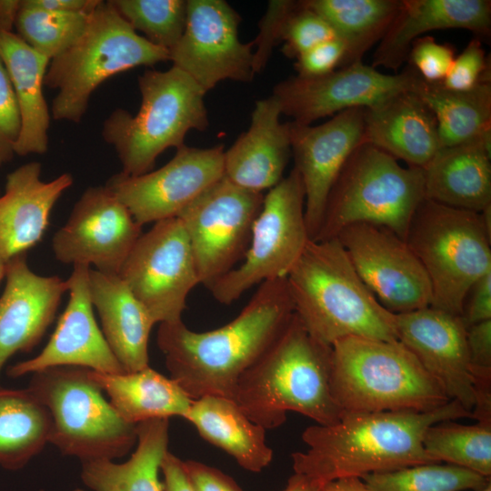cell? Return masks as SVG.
<instances>
[{"instance_id": "cell-20", "label": "cell", "mask_w": 491, "mask_h": 491, "mask_svg": "<svg viewBox=\"0 0 491 491\" xmlns=\"http://www.w3.org/2000/svg\"><path fill=\"white\" fill-rule=\"evenodd\" d=\"M395 322L398 341L415 355L450 400L472 414L476 389L461 316L426 306L395 314Z\"/></svg>"}, {"instance_id": "cell-26", "label": "cell", "mask_w": 491, "mask_h": 491, "mask_svg": "<svg viewBox=\"0 0 491 491\" xmlns=\"http://www.w3.org/2000/svg\"><path fill=\"white\" fill-rule=\"evenodd\" d=\"M414 89L365 108L364 142L407 165L424 168L440 142L436 117Z\"/></svg>"}, {"instance_id": "cell-50", "label": "cell", "mask_w": 491, "mask_h": 491, "mask_svg": "<svg viewBox=\"0 0 491 491\" xmlns=\"http://www.w3.org/2000/svg\"><path fill=\"white\" fill-rule=\"evenodd\" d=\"M29 6L62 14H88L100 0H24Z\"/></svg>"}, {"instance_id": "cell-48", "label": "cell", "mask_w": 491, "mask_h": 491, "mask_svg": "<svg viewBox=\"0 0 491 491\" xmlns=\"http://www.w3.org/2000/svg\"><path fill=\"white\" fill-rule=\"evenodd\" d=\"M461 318L466 328L491 320V271L477 279L469 289Z\"/></svg>"}, {"instance_id": "cell-6", "label": "cell", "mask_w": 491, "mask_h": 491, "mask_svg": "<svg viewBox=\"0 0 491 491\" xmlns=\"http://www.w3.org/2000/svg\"><path fill=\"white\" fill-rule=\"evenodd\" d=\"M141 105L134 115L117 108L104 121L102 137L121 162L122 173L140 175L153 170L166 149L184 145L190 130L209 125L205 93L180 69L145 70L138 76Z\"/></svg>"}, {"instance_id": "cell-19", "label": "cell", "mask_w": 491, "mask_h": 491, "mask_svg": "<svg viewBox=\"0 0 491 491\" xmlns=\"http://www.w3.org/2000/svg\"><path fill=\"white\" fill-rule=\"evenodd\" d=\"M364 107L342 111L318 125L286 122L292 155L305 190L310 239L320 227L329 193L344 165L364 142Z\"/></svg>"}, {"instance_id": "cell-54", "label": "cell", "mask_w": 491, "mask_h": 491, "mask_svg": "<svg viewBox=\"0 0 491 491\" xmlns=\"http://www.w3.org/2000/svg\"><path fill=\"white\" fill-rule=\"evenodd\" d=\"M5 266H6V263L0 258V281L2 280L3 277H5Z\"/></svg>"}, {"instance_id": "cell-28", "label": "cell", "mask_w": 491, "mask_h": 491, "mask_svg": "<svg viewBox=\"0 0 491 491\" xmlns=\"http://www.w3.org/2000/svg\"><path fill=\"white\" fill-rule=\"evenodd\" d=\"M88 286L102 333L125 372L149 366L148 341L156 323L148 310L118 275L89 268Z\"/></svg>"}, {"instance_id": "cell-21", "label": "cell", "mask_w": 491, "mask_h": 491, "mask_svg": "<svg viewBox=\"0 0 491 491\" xmlns=\"http://www.w3.org/2000/svg\"><path fill=\"white\" fill-rule=\"evenodd\" d=\"M89 268L74 266L66 280L69 299L48 343L36 356L10 366L9 376L16 378L59 366H78L105 374L125 372L95 318Z\"/></svg>"}, {"instance_id": "cell-42", "label": "cell", "mask_w": 491, "mask_h": 491, "mask_svg": "<svg viewBox=\"0 0 491 491\" xmlns=\"http://www.w3.org/2000/svg\"><path fill=\"white\" fill-rule=\"evenodd\" d=\"M455 57L451 45L440 44L432 35H424L411 44L406 61L422 79L437 83L446 78Z\"/></svg>"}, {"instance_id": "cell-8", "label": "cell", "mask_w": 491, "mask_h": 491, "mask_svg": "<svg viewBox=\"0 0 491 491\" xmlns=\"http://www.w3.org/2000/svg\"><path fill=\"white\" fill-rule=\"evenodd\" d=\"M425 198L423 168L403 166L390 155L363 142L336 178L313 240L336 238L346 226L361 223L387 228L405 240Z\"/></svg>"}, {"instance_id": "cell-34", "label": "cell", "mask_w": 491, "mask_h": 491, "mask_svg": "<svg viewBox=\"0 0 491 491\" xmlns=\"http://www.w3.org/2000/svg\"><path fill=\"white\" fill-rule=\"evenodd\" d=\"M324 18L346 47L341 65L362 60L379 43L397 15L401 0H304Z\"/></svg>"}, {"instance_id": "cell-35", "label": "cell", "mask_w": 491, "mask_h": 491, "mask_svg": "<svg viewBox=\"0 0 491 491\" xmlns=\"http://www.w3.org/2000/svg\"><path fill=\"white\" fill-rule=\"evenodd\" d=\"M50 416L28 389L0 388V466L19 469L49 443Z\"/></svg>"}, {"instance_id": "cell-39", "label": "cell", "mask_w": 491, "mask_h": 491, "mask_svg": "<svg viewBox=\"0 0 491 491\" xmlns=\"http://www.w3.org/2000/svg\"><path fill=\"white\" fill-rule=\"evenodd\" d=\"M121 17L151 44L170 51L186 23L185 0H109Z\"/></svg>"}, {"instance_id": "cell-4", "label": "cell", "mask_w": 491, "mask_h": 491, "mask_svg": "<svg viewBox=\"0 0 491 491\" xmlns=\"http://www.w3.org/2000/svg\"><path fill=\"white\" fill-rule=\"evenodd\" d=\"M286 279L295 314L321 343L398 341L395 314L366 287L336 238L310 239Z\"/></svg>"}, {"instance_id": "cell-45", "label": "cell", "mask_w": 491, "mask_h": 491, "mask_svg": "<svg viewBox=\"0 0 491 491\" xmlns=\"http://www.w3.org/2000/svg\"><path fill=\"white\" fill-rule=\"evenodd\" d=\"M466 344L476 390H491V320L466 328Z\"/></svg>"}, {"instance_id": "cell-30", "label": "cell", "mask_w": 491, "mask_h": 491, "mask_svg": "<svg viewBox=\"0 0 491 491\" xmlns=\"http://www.w3.org/2000/svg\"><path fill=\"white\" fill-rule=\"evenodd\" d=\"M183 418L202 438L226 452L249 472H261L273 459L266 429L253 422L231 398L207 395L192 400Z\"/></svg>"}, {"instance_id": "cell-47", "label": "cell", "mask_w": 491, "mask_h": 491, "mask_svg": "<svg viewBox=\"0 0 491 491\" xmlns=\"http://www.w3.org/2000/svg\"><path fill=\"white\" fill-rule=\"evenodd\" d=\"M194 491H243L238 484L218 468L195 460L184 461Z\"/></svg>"}, {"instance_id": "cell-3", "label": "cell", "mask_w": 491, "mask_h": 491, "mask_svg": "<svg viewBox=\"0 0 491 491\" xmlns=\"http://www.w3.org/2000/svg\"><path fill=\"white\" fill-rule=\"evenodd\" d=\"M332 346L312 336L294 314L263 356L239 378L233 400L264 429L296 412L317 425L336 423L344 411L331 389Z\"/></svg>"}, {"instance_id": "cell-25", "label": "cell", "mask_w": 491, "mask_h": 491, "mask_svg": "<svg viewBox=\"0 0 491 491\" xmlns=\"http://www.w3.org/2000/svg\"><path fill=\"white\" fill-rule=\"evenodd\" d=\"M275 96L257 100L248 129L224 153V177L249 191L263 193L282 179L292 155L287 123Z\"/></svg>"}, {"instance_id": "cell-36", "label": "cell", "mask_w": 491, "mask_h": 491, "mask_svg": "<svg viewBox=\"0 0 491 491\" xmlns=\"http://www.w3.org/2000/svg\"><path fill=\"white\" fill-rule=\"evenodd\" d=\"M454 420L429 426L423 437L426 452L436 462L491 476V423L462 425Z\"/></svg>"}, {"instance_id": "cell-29", "label": "cell", "mask_w": 491, "mask_h": 491, "mask_svg": "<svg viewBox=\"0 0 491 491\" xmlns=\"http://www.w3.org/2000/svg\"><path fill=\"white\" fill-rule=\"evenodd\" d=\"M0 59L9 75L21 117L15 154H45L48 150L51 113L43 87L50 60L13 32H0Z\"/></svg>"}, {"instance_id": "cell-14", "label": "cell", "mask_w": 491, "mask_h": 491, "mask_svg": "<svg viewBox=\"0 0 491 491\" xmlns=\"http://www.w3.org/2000/svg\"><path fill=\"white\" fill-rule=\"evenodd\" d=\"M239 14L224 0H187L184 33L170 51L173 65L205 92L223 80L249 83L254 70L253 43L238 36Z\"/></svg>"}, {"instance_id": "cell-22", "label": "cell", "mask_w": 491, "mask_h": 491, "mask_svg": "<svg viewBox=\"0 0 491 491\" xmlns=\"http://www.w3.org/2000/svg\"><path fill=\"white\" fill-rule=\"evenodd\" d=\"M5 286L0 297V372L17 352L35 347L53 323L67 281L33 272L26 254L6 262Z\"/></svg>"}, {"instance_id": "cell-11", "label": "cell", "mask_w": 491, "mask_h": 491, "mask_svg": "<svg viewBox=\"0 0 491 491\" xmlns=\"http://www.w3.org/2000/svg\"><path fill=\"white\" fill-rule=\"evenodd\" d=\"M310 240L305 216V190L296 168L264 196L242 263L208 289L230 305L266 281L286 278Z\"/></svg>"}, {"instance_id": "cell-5", "label": "cell", "mask_w": 491, "mask_h": 491, "mask_svg": "<svg viewBox=\"0 0 491 491\" xmlns=\"http://www.w3.org/2000/svg\"><path fill=\"white\" fill-rule=\"evenodd\" d=\"M331 346V389L344 412H426L450 400L399 341L352 336Z\"/></svg>"}, {"instance_id": "cell-23", "label": "cell", "mask_w": 491, "mask_h": 491, "mask_svg": "<svg viewBox=\"0 0 491 491\" xmlns=\"http://www.w3.org/2000/svg\"><path fill=\"white\" fill-rule=\"evenodd\" d=\"M41 173V163L33 161L6 176L0 195V258L5 263L42 240L54 205L74 182L70 173L44 182Z\"/></svg>"}, {"instance_id": "cell-1", "label": "cell", "mask_w": 491, "mask_h": 491, "mask_svg": "<svg viewBox=\"0 0 491 491\" xmlns=\"http://www.w3.org/2000/svg\"><path fill=\"white\" fill-rule=\"evenodd\" d=\"M295 314L286 278L260 284L232 321L210 331L182 320L161 323L156 343L174 379L192 399L213 395L233 399L241 376L272 346Z\"/></svg>"}, {"instance_id": "cell-43", "label": "cell", "mask_w": 491, "mask_h": 491, "mask_svg": "<svg viewBox=\"0 0 491 491\" xmlns=\"http://www.w3.org/2000/svg\"><path fill=\"white\" fill-rule=\"evenodd\" d=\"M296 1L272 0L259 22V32L253 43L254 70L260 73L266 65L273 48L281 42L282 31L286 17Z\"/></svg>"}, {"instance_id": "cell-7", "label": "cell", "mask_w": 491, "mask_h": 491, "mask_svg": "<svg viewBox=\"0 0 491 491\" xmlns=\"http://www.w3.org/2000/svg\"><path fill=\"white\" fill-rule=\"evenodd\" d=\"M170 61L167 50L135 32L109 1L100 0L80 36L48 65L45 85L55 89L51 115L79 123L95 90L108 78L137 66Z\"/></svg>"}, {"instance_id": "cell-27", "label": "cell", "mask_w": 491, "mask_h": 491, "mask_svg": "<svg viewBox=\"0 0 491 491\" xmlns=\"http://www.w3.org/2000/svg\"><path fill=\"white\" fill-rule=\"evenodd\" d=\"M423 170L426 199L481 213L491 205V130L439 148Z\"/></svg>"}, {"instance_id": "cell-24", "label": "cell", "mask_w": 491, "mask_h": 491, "mask_svg": "<svg viewBox=\"0 0 491 491\" xmlns=\"http://www.w3.org/2000/svg\"><path fill=\"white\" fill-rule=\"evenodd\" d=\"M443 29H465L481 41L489 39L491 1L401 0L397 15L374 52L371 66L396 71L406 62L416 39Z\"/></svg>"}, {"instance_id": "cell-16", "label": "cell", "mask_w": 491, "mask_h": 491, "mask_svg": "<svg viewBox=\"0 0 491 491\" xmlns=\"http://www.w3.org/2000/svg\"><path fill=\"white\" fill-rule=\"evenodd\" d=\"M224 146L176 149L155 171L140 175H113L105 186L130 212L137 224L176 217L213 184L224 177Z\"/></svg>"}, {"instance_id": "cell-55", "label": "cell", "mask_w": 491, "mask_h": 491, "mask_svg": "<svg viewBox=\"0 0 491 491\" xmlns=\"http://www.w3.org/2000/svg\"><path fill=\"white\" fill-rule=\"evenodd\" d=\"M478 491H491V483L488 484L486 487L478 490Z\"/></svg>"}, {"instance_id": "cell-41", "label": "cell", "mask_w": 491, "mask_h": 491, "mask_svg": "<svg viewBox=\"0 0 491 491\" xmlns=\"http://www.w3.org/2000/svg\"><path fill=\"white\" fill-rule=\"evenodd\" d=\"M490 65V58L486 55L482 41L474 37L455 57L441 83L453 90L471 89L483 81L491 80Z\"/></svg>"}, {"instance_id": "cell-18", "label": "cell", "mask_w": 491, "mask_h": 491, "mask_svg": "<svg viewBox=\"0 0 491 491\" xmlns=\"http://www.w3.org/2000/svg\"><path fill=\"white\" fill-rule=\"evenodd\" d=\"M141 234L142 226L105 185L89 186L54 235L52 249L61 263L117 275Z\"/></svg>"}, {"instance_id": "cell-31", "label": "cell", "mask_w": 491, "mask_h": 491, "mask_svg": "<svg viewBox=\"0 0 491 491\" xmlns=\"http://www.w3.org/2000/svg\"><path fill=\"white\" fill-rule=\"evenodd\" d=\"M117 414L137 425L152 419H169L186 414L192 399L171 377L147 366L135 372L105 374L90 370Z\"/></svg>"}, {"instance_id": "cell-46", "label": "cell", "mask_w": 491, "mask_h": 491, "mask_svg": "<svg viewBox=\"0 0 491 491\" xmlns=\"http://www.w3.org/2000/svg\"><path fill=\"white\" fill-rule=\"evenodd\" d=\"M345 55V45L336 37L322 42L297 56L294 67L296 75L318 76L341 67Z\"/></svg>"}, {"instance_id": "cell-53", "label": "cell", "mask_w": 491, "mask_h": 491, "mask_svg": "<svg viewBox=\"0 0 491 491\" xmlns=\"http://www.w3.org/2000/svg\"><path fill=\"white\" fill-rule=\"evenodd\" d=\"M322 486L308 476L294 473L283 491H320Z\"/></svg>"}, {"instance_id": "cell-33", "label": "cell", "mask_w": 491, "mask_h": 491, "mask_svg": "<svg viewBox=\"0 0 491 491\" xmlns=\"http://www.w3.org/2000/svg\"><path fill=\"white\" fill-rule=\"evenodd\" d=\"M414 91L433 112L440 148L475 139L491 130V80L453 90L420 77Z\"/></svg>"}, {"instance_id": "cell-51", "label": "cell", "mask_w": 491, "mask_h": 491, "mask_svg": "<svg viewBox=\"0 0 491 491\" xmlns=\"http://www.w3.org/2000/svg\"><path fill=\"white\" fill-rule=\"evenodd\" d=\"M20 0H0V32H12Z\"/></svg>"}, {"instance_id": "cell-9", "label": "cell", "mask_w": 491, "mask_h": 491, "mask_svg": "<svg viewBox=\"0 0 491 491\" xmlns=\"http://www.w3.org/2000/svg\"><path fill=\"white\" fill-rule=\"evenodd\" d=\"M45 406L49 443L81 462L114 460L137 442V425L125 421L103 396L90 369L59 366L33 374L27 387Z\"/></svg>"}, {"instance_id": "cell-2", "label": "cell", "mask_w": 491, "mask_h": 491, "mask_svg": "<svg viewBox=\"0 0 491 491\" xmlns=\"http://www.w3.org/2000/svg\"><path fill=\"white\" fill-rule=\"evenodd\" d=\"M463 417L472 418V414L456 400L426 412H344L335 424L304 430L308 448L292 454L293 469L323 486L343 477L438 463L423 446L426 429Z\"/></svg>"}, {"instance_id": "cell-17", "label": "cell", "mask_w": 491, "mask_h": 491, "mask_svg": "<svg viewBox=\"0 0 491 491\" xmlns=\"http://www.w3.org/2000/svg\"><path fill=\"white\" fill-rule=\"evenodd\" d=\"M420 77L410 66L391 75L359 60L318 76L288 77L275 85L272 95L281 114L297 124L311 125L342 111L367 108L396 93L413 90Z\"/></svg>"}, {"instance_id": "cell-52", "label": "cell", "mask_w": 491, "mask_h": 491, "mask_svg": "<svg viewBox=\"0 0 491 491\" xmlns=\"http://www.w3.org/2000/svg\"><path fill=\"white\" fill-rule=\"evenodd\" d=\"M320 491H370L362 478L343 477L324 484Z\"/></svg>"}, {"instance_id": "cell-37", "label": "cell", "mask_w": 491, "mask_h": 491, "mask_svg": "<svg viewBox=\"0 0 491 491\" xmlns=\"http://www.w3.org/2000/svg\"><path fill=\"white\" fill-rule=\"evenodd\" d=\"M362 479L370 491H478L491 483L490 477L441 463L372 473Z\"/></svg>"}, {"instance_id": "cell-10", "label": "cell", "mask_w": 491, "mask_h": 491, "mask_svg": "<svg viewBox=\"0 0 491 491\" xmlns=\"http://www.w3.org/2000/svg\"><path fill=\"white\" fill-rule=\"evenodd\" d=\"M405 241L429 278L430 306L461 316L469 289L491 271V228L482 214L425 198Z\"/></svg>"}, {"instance_id": "cell-44", "label": "cell", "mask_w": 491, "mask_h": 491, "mask_svg": "<svg viewBox=\"0 0 491 491\" xmlns=\"http://www.w3.org/2000/svg\"><path fill=\"white\" fill-rule=\"evenodd\" d=\"M21 131L20 112L15 95L0 59V166L10 162Z\"/></svg>"}, {"instance_id": "cell-32", "label": "cell", "mask_w": 491, "mask_h": 491, "mask_svg": "<svg viewBox=\"0 0 491 491\" xmlns=\"http://www.w3.org/2000/svg\"><path fill=\"white\" fill-rule=\"evenodd\" d=\"M169 419L137 424L136 448L124 463L83 462L81 479L93 491H163L159 472L168 451Z\"/></svg>"}, {"instance_id": "cell-38", "label": "cell", "mask_w": 491, "mask_h": 491, "mask_svg": "<svg viewBox=\"0 0 491 491\" xmlns=\"http://www.w3.org/2000/svg\"><path fill=\"white\" fill-rule=\"evenodd\" d=\"M92 13V12H91ZM62 14L37 9L20 0L17 35L50 61L65 52L85 28L90 14Z\"/></svg>"}, {"instance_id": "cell-13", "label": "cell", "mask_w": 491, "mask_h": 491, "mask_svg": "<svg viewBox=\"0 0 491 491\" xmlns=\"http://www.w3.org/2000/svg\"><path fill=\"white\" fill-rule=\"evenodd\" d=\"M117 275L155 323L182 320L187 296L200 282L180 219L158 221L141 234Z\"/></svg>"}, {"instance_id": "cell-40", "label": "cell", "mask_w": 491, "mask_h": 491, "mask_svg": "<svg viewBox=\"0 0 491 491\" xmlns=\"http://www.w3.org/2000/svg\"><path fill=\"white\" fill-rule=\"evenodd\" d=\"M333 38L336 35L327 22L307 7L304 0L296 1L282 31L284 55L296 58L316 45Z\"/></svg>"}, {"instance_id": "cell-15", "label": "cell", "mask_w": 491, "mask_h": 491, "mask_svg": "<svg viewBox=\"0 0 491 491\" xmlns=\"http://www.w3.org/2000/svg\"><path fill=\"white\" fill-rule=\"evenodd\" d=\"M356 272L388 311L401 314L431 306L432 289L422 264L406 242L370 224L346 226L336 237Z\"/></svg>"}, {"instance_id": "cell-56", "label": "cell", "mask_w": 491, "mask_h": 491, "mask_svg": "<svg viewBox=\"0 0 491 491\" xmlns=\"http://www.w3.org/2000/svg\"><path fill=\"white\" fill-rule=\"evenodd\" d=\"M74 491H85V490L77 488V489H75Z\"/></svg>"}, {"instance_id": "cell-49", "label": "cell", "mask_w": 491, "mask_h": 491, "mask_svg": "<svg viewBox=\"0 0 491 491\" xmlns=\"http://www.w3.org/2000/svg\"><path fill=\"white\" fill-rule=\"evenodd\" d=\"M160 472L163 475V491H194L186 476L184 461L169 451L162 460Z\"/></svg>"}, {"instance_id": "cell-12", "label": "cell", "mask_w": 491, "mask_h": 491, "mask_svg": "<svg viewBox=\"0 0 491 491\" xmlns=\"http://www.w3.org/2000/svg\"><path fill=\"white\" fill-rule=\"evenodd\" d=\"M264 196L223 177L176 216L186 232L199 282L206 288L243 260Z\"/></svg>"}]
</instances>
